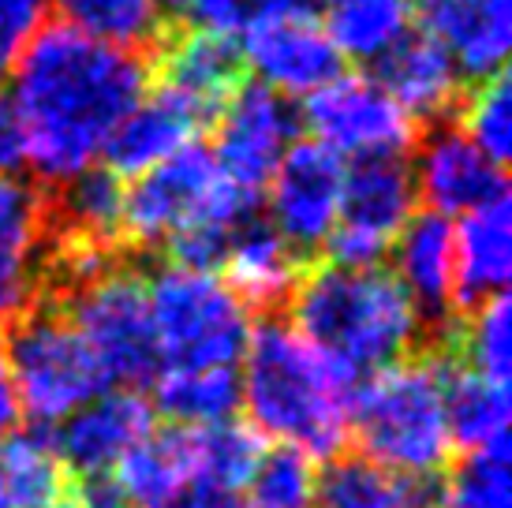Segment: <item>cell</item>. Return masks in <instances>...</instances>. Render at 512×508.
<instances>
[{
	"label": "cell",
	"instance_id": "1",
	"mask_svg": "<svg viewBox=\"0 0 512 508\" xmlns=\"http://www.w3.org/2000/svg\"><path fill=\"white\" fill-rule=\"evenodd\" d=\"M150 86V53L98 42L68 19H45L15 53V94L8 98L34 180L57 187L90 169Z\"/></svg>",
	"mask_w": 512,
	"mask_h": 508
},
{
	"label": "cell",
	"instance_id": "2",
	"mask_svg": "<svg viewBox=\"0 0 512 508\" xmlns=\"http://www.w3.org/2000/svg\"><path fill=\"white\" fill-rule=\"evenodd\" d=\"M359 381L299 337L281 314H266L243 348L240 408L277 445L333 460L344 452Z\"/></svg>",
	"mask_w": 512,
	"mask_h": 508
},
{
	"label": "cell",
	"instance_id": "3",
	"mask_svg": "<svg viewBox=\"0 0 512 508\" xmlns=\"http://www.w3.org/2000/svg\"><path fill=\"white\" fill-rule=\"evenodd\" d=\"M285 311L299 337L356 381L430 348L419 314L385 266L341 269L311 262Z\"/></svg>",
	"mask_w": 512,
	"mask_h": 508
},
{
	"label": "cell",
	"instance_id": "4",
	"mask_svg": "<svg viewBox=\"0 0 512 508\" xmlns=\"http://www.w3.org/2000/svg\"><path fill=\"white\" fill-rule=\"evenodd\" d=\"M348 434H356L363 456L393 471L427 475V479L449 471L456 449L445 419L438 355L427 348L397 367L359 381Z\"/></svg>",
	"mask_w": 512,
	"mask_h": 508
},
{
	"label": "cell",
	"instance_id": "5",
	"mask_svg": "<svg viewBox=\"0 0 512 508\" xmlns=\"http://www.w3.org/2000/svg\"><path fill=\"white\" fill-rule=\"evenodd\" d=\"M42 303H53L75 325L109 385H154L161 374V352L146 296V269L131 254H120Z\"/></svg>",
	"mask_w": 512,
	"mask_h": 508
},
{
	"label": "cell",
	"instance_id": "6",
	"mask_svg": "<svg viewBox=\"0 0 512 508\" xmlns=\"http://www.w3.org/2000/svg\"><path fill=\"white\" fill-rule=\"evenodd\" d=\"M161 370L236 367L251 337V311L217 273L157 266L146 273Z\"/></svg>",
	"mask_w": 512,
	"mask_h": 508
},
{
	"label": "cell",
	"instance_id": "7",
	"mask_svg": "<svg viewBox=\"0 0 512 508\" xmlns=\"http://www.w3.org/2000/svg\"><path fill=\"white\" fill-rule=\"evenodd\" d=\"M4 352L19 415H27L38 430H53L72 411L109 389L86 340L53 303H38L34 311L8 325Z\"/></svg>",
	"mask_w": 512,
	"mask_h": 508
},
{
	"label": "cell",
	"instance_id": "8",
	"mask_svg": "<svg viewBox=\"0 0 512 508\" xmlns=\"http://www.w3.org/2000/svg\"><path fill=\"white\" fill-rule=\"evenodd\" d=\"M415 176L408 157H359L344 169L337 225L322 243L329 266H382L400 228L415 217Z\"/></svg>",
	"mask_w": 512,
	"mask_h": 508
},
{
	"label": "cell",
	"instance_id": "9",
	"mask_svg": "<svg viewBox=\"0 0 512 508\" xmlns=\"http://www.w3.org/2000/svg\"><path fill=\"white\" fill-rule=\"evenodd\" d=\"M314 142L337 157H408L419 139L415 120L385 94L370 75H337L314 90L307 109H299Z\"/></svg>",
	"mask_w": 512,
	"mask_h": 508
},
{
	"label": "cell",
	"instance_id": "10",
	"mask_svg": "<svg viewBox=\"0 0 512 508\" xmlns=\"http://www.w3.org/2000/svg\"><path fill=\"white\" fill-rule=\"evenodd\" d=\"M303 135L299 105L270 86L243 79L214 120V157L228 184L255 195L270 184L288 146Z\"/></svg>",
	"mask_w": 512,
	"mask_h": 508
},
{
	"label": "cell",
	"instance_id": "11",
	"mask_svg": "<svg viewBox=\"0 0 512 508\" xmlns=\"http://www.w3.org/2000/svg\"><path fill=\"white\" fill-rule=\"evenodd\" d=\"M344 169V157H337L329 146L299 139L288 146V154L266 184V221L307 262H318L322 243L337 225Z\"/></svg>",
	"mask_w": 512,
	"mask_h": 508
},
{
	"label": "cell",
	"instance_id": "12",
	"mask_svg": "<svg viewBox=\"0 0 512 508\" xmlns=\"http://www.w3.org/2000/svg\"><path fill=\"white\" fill-rule=\"evenodd\" d=\"M236 45L243 68L258 75L255 83L285 98H311L344 68L341 53L333 49L314 12H255Z\"/></svg>",
	"mask_w": 512,
	"mask_h": 508
},
{
	"label": "cell",
	"instance_id": "13",
	"mask_svg": "<svg viewBox=\"0 0 512 508\" xmlns=\"http://www.w3.org/2000/svg\"><path fill=\"white\" fill-rule=\"evenodd\" d=\"M225 176L217 169L210 146L191 142L169 161L135 176L124 198V247L128 251H154L169 240L180 225L206 210L217 184Z\"/></svg>",
	"mask_w": 512,
	"mask_h": 508
},
{
	"label": "cell",
	"instance_id": "14",
	"mask_svg": "<svg viewBox=\"0 0 512 508\" xmlns=\"http://www.w3.org/2000/svg\"><path fill=\"white\" fill-rule=\"evenodd\" d=\"M415 198L438 217H453V213L483 210L498 198H509V176L501 165L464 135V127L453 116L441 124L423 127V135L415 139Z\"/></svg>",
	"mask_w": 512,
	"mask_h": 508
},
{
	"label": "cell",
	"instance_id": "15",
	"mask_svg": "<svg viewBox=\"0 0 512 508\" xmlns=\"http://www.w3.org/2000/svg\"><path fill=\"white\" fill-rule=\"evenodd\" d=\"M154 419V404L139 389H105L42 434L75 479H98L113 475V467L154 434Z\"/></svg>",
	"mask_w": 512,
	"mask_h": 508
},
{
	"label": "cell",
	"instance_id": "16",
	"mask_svg": "<svg viewBox=\"0 0 512 508\" xmlns=\"http://www.w3.org/2000/svg\"><path fill=\"white\" fill-rule=\"evenodd\" d=\"M393 277L427 329L430 348L456 322V243L453 221L438 213H415L389 247Z\"/></svg>",
	"mask_w": 512,
	"mask_h": 508
},
{
	"label": "cell",
	"instance_id": "17",
	"mask_svg": "<svg viewBox=\"0 0 512 508\" xmlns=\"http://www.w3.org/2000/svg\"><path fill=\"white\" fill-rule=\"evenodd\" d=\"M206 127H214V120L202 113L195 101H187L184 94L157 83L124 116V124L113 131V139L105 142V150H101L105 169H113L120 180L143 176L154 165L169 161L172 154H180L184 146L199 142Z\"/></svg>",
	"mask_w": 512,
	"mask_h": 508
},
{
	"label": "cell",
	"instance_id": "18",
	"mask_svg": "<svg viewBox=\"0 0 512 508\" xmlns=\"http://www.w3.org/2000/svg\"><path fill=\"white\" fill-rule=\"evenodd\" d=\"M370 79L412 116L415 127L449 120L464 98V75L427 30H412L404 42L393 45L374 64Z\"/></svg>",
	"mask_w": 512,
	"mask_h": 508
},
{
	"label": "cell",
	"instance_id": "19",
	"mask_svg": "<svg viewBox=\"0 0 512 508\" xmlns=\"http://www.w3.org/2000/svg\"><path fill=\"white\" fill-rule=\"evenodd\" d=\"M154 57L157 83L184 94L187 101H195L210 120H217L225 101L247 79L236 38H221L210 30L187 27L176 30V34H165L161 45L154 49Z\"/></svg>",
	"mask_w": 512,
	"mask_h": 508
},
{
	"label": "cell",
	"instance_id": "20",
	"mask_svg": "<svg viewBox=\"0 0 512 508\" xmlns=\"http://www.w3.org/2000/svg\"><path fill=\"white\" fill-rule=\"evenodd\" d=\"M423 30L449 53L456 71L483 83L505 71L512 49V0H427Z\"/></svg>",
	"mask_w": 512,
	"mask_h": 508
},
{
	"label": "cell",
	"instance_id": "21",
	"mask_svg": "<svg viewBox=\"0 0 512 508\" xmlns=\"http://www.w3.org/2000/svg\"><path fill=\"white\" fill-rule=\"evenodd\" d=\"M307 258H299L288 247L266 217H251L236 228V236L228 243L225 254V284L232 288V296L240 299L247 311L281 314L288 307V299L296 292L299 277L307 273Z\"/></svg>",
	"mask_w": 512,
	"mask_h": 508
},
{
	"label": "cell",
	"instance_id": "22",
	"mask_svg": "<svg viewBox=\"0 0 512 508\" xmlns=\"http://www.w3.org/2000/svg\"><path fill=\"white\" fill-rule=\"evenodd\" d=\"M441 482L374 464L363 452H337L318 471L311 508H438Z\"/></svg>",
	"mask_w": 512,
	"mask_h": 508
},
{
	"label": "cell",
	"instance_id": "23",
	"mask_svg": "<svg viewBox=\"0 0 512 508\" xmlns=\"http://www.w3.org/2000/svg\"><path fill=\"white\" fill-rule=\"evenodd\" d=\"M456 243V318L475 311L490 296L509 292L512 273V210L498 198L483 210L464 213L453 228Z\"/></svg>",
	"mask_w": 512,
	"mask_h": 508
},
{
	"label": "cell",
	"instance_id": "24",
	"mask_svg": "<svg viewBox=\"0 0 512 508\" xmlns=\"http://www.w3.org/2000/svg\"><path fill=\"white\" fill-rule=\"evenodd\" d=\"M124 198L128 184L105 165L49 187V240H75L94 247H124Z\"/></svg>",
	"mask_w": 512,
	"mask_h": 508
},
{
	"label": "cell",
	"instance_id": "25",
	"mask_svg": "<svg viewBox=\"0 0 512 508\" xmlns=\"http://www.w3.org/2000/svg\"><path fill=\"white\" fill-rule=\"evenodd\" d=\"M109 479L128 508H165L187 486H195L191 426H161L113 467Z\"/></svg>",
	"mask_w": 512,
	"mask_h": 508
},
{
	"label": "cell",
	"instance_id": "26",
	"mask_svg": "<svg viewBox=\"0 0 512 508\" xmlns=\"http://www.w3.org/2000/svg\"><path fill=\"white\" fill-rule=\"evenodd\" d=\"M441 363V389H445V419H449V438L453 449L483 452L490 445L509 441V385L490 381L475 370L453 363L441 348H430Z\"/></svg>",
	"mask_w": 512,
	"mask_h": 508
},
{
	"label": "cell",
	"instance_id": "27",
	"mask_svg": "<svg viewBox=\"0 0 512 508\" xmlns=\"http://www.w3.org/2000/svg\"><path fill=\"white\" fill-rule=\"evenodd\" d=\"M0 479L8 508H83V482L64 467L42 430L0 438Z\"/></svg>",
	"mask_w": 512,
	"mask_h": 508
},
{
	"label": "cell",
	"instance_id": "28",
	"mask_svg": "<svg viewBox=\"0 0 512 508\" xmlns=\"http://www.w3.org/2000/svg\"><path fill=\"white\" fill-rule=\"evenodd\" d=\"M341 60L378 64L415 30L412 0H337L322 23Z\"/></svg>",
	"mask_w": 512,
	"mask_h": 508
},
{
	"label": "cell",
	"instance_id": "29",
	"mask_svg": "<svg viewBox=\"0 0 512 508\" xmlns=\"http://www.w3.org/2000/svg\"><path fill=\"white\" fill-rule=\"evenodd\" d=\"M154 415L176 426L228 423L240 411V374L236 367L214 370H161L154 378Z\"/></svg>",
	"mask_w": 512,
	"mask_h": 508
},
{
	"label": "cell",
	"instance_id": "30",
	"mask_svg": "<svg viewBox=\"0 0 512 508\" xmlns=\"http://www.w3.org/2000/svg\"><path fill=\"white\" fill-rule=\"evenodd\" d=\"M262 434L247 423H214L191 426V456H195V486H217L240 494L251 471L262 460Z\"/></svg>",
	"mask_w": 512,
	"mask_h": 508
},
{
	"label": "cell",
	"instance_id": "31",
	"mask_svg": "<svg viewBox=\"0 0 512 508\" xmlns=\"http://www.w3.org/2000/svg\"><path fill=\"white\" fill-rule=\"evenodd\" d=\"M64 12L90 38L135 53H154L165 38V15L154 0H64Z\"/></svg>",
	"mask_w": 512,
	"mask_h": 508
},
{
	"label": "cell",
	"instance_id": "32",
	"mask_svg": "<svg viewBox=\"0 0 512 508\" xmlns=\"http://www.w3.org/2000/svg\"><path fill=\"white\" fill-rule=\"evenodd\" d=\"M453 120L464 127L479 150H483L494 165L505 169V161L512 154V83L505 71L490 75L483 83H471L464 90V98L456 105Z\"/></svg>",
	"mask_w": 512,
	"mask_h": 508
},
{
	"label": "cell",
	"instance_id": "33",
	"mask_svg": "<svg viewBox=\"0 0 512 508\" xmlns=\"http://www.w3.org/2000/svg\"><path fill=\"white\" fill-rule=\"evenodd\" d=\"M318 467L307 452L292 445H273L262 452L258 467L247 479L251 494L243 497L247 508H311Z\"/></svg>",
	"mask_w": 512,
	"mask_h": 508
},
{
	"label": "cell",
	"instance_id": "34",
	"mask_svg": "<svg viewBox=\"0 0 512 508\" xmlns=\"http://www.w3.org/2000/svg\"><path fill=\"white\" fill-rule=\"evenodd\" d=\"M49 240V187L19 172H0V243L45 254Z\"/></svg>",
	"mask_w": 512,
	"mask_h": 508
},
{
	"label": "cell",
	"instance_id": "35",
	"mask_svg": "<svg viewBox=\"0 0 512 508\" xmlns=\"http://www.w3.org/2000/svg\"><path fill=\"white\" fill-rule=\"evenodd\" d=\"M42 303V254L0 243V333Z\"/></svg>",
	"mask_w": 512,
	"mask_h": 508
},
{
	"label": "cell",
	"instance_id": "36",
	"mask_svg": "<svg viewBox=\"0 0 512 508\" xmlns=\"http://www.w3.org/2000/svg\"><path fill=\"white\" fill-rule=\"evenodd\" d=\"M251 15H255V0H187L191 27L221 34V38H240Z\"/></svg>",
	"mask_w": 512,
	"mask_h": 508
},
{
	"label": "cell",
	"instance_id": "37",
	"mask_svg": "<svg viewBox=\"0 0 512 508\" xmlns=\"http://www.w3.org/2000/svg\"><path fill=\"white\" fill-rule=\"evenodd\" d=\"M45 4L49 0H0V53L8 60L45 23Z\"/></svg>",
	"mask_w": 512,
	"mask_h": 508
},
{
	"label": "cell",
	"instance_id": "38",
	"mask_svg": "<svg viewBox=\"0 0 512 508\" xmlns=\"http://www.w3.org/2000/svg\"><path fill=\"white\" fill-rule=\"evenodd\" d=\"M27 165V139L12 101L0 98V172H19Z\"/></svg>",
	"mask_w": 512,
	"mask_h": 508
},
{
	"label": "cell",
	"instance_id": "39",
	"mask_svg": "<svg viewBox=\"0 0 512 508\" xmlns=\"http://www.w3.org/2000/svg\"><path fill=\"white\" fill-rule=\"evenodd\" d=\"M165 508H247L243 494L236 490H217V486H187L180 497H172Z\"/></svg>",
	"mask_w": 512,
	"mask_h": 508
},
{
	"label": "cell",
	"instance_id": "40",
	"mask_svg": "<svg viewBox=\"0 0 512 508\" xmlns=\"http://www.w3.org/2000/svg\"><path fill=\"white\" fill-rule=\"evenodd\" d=\"M19 426V400H15L12 370H8V352H4V333H0V438H8Z\"/></svg>",
	"mask_w": 512,
	"mask_h": 508
},
{
	"label": "cell",
	"instance_id": "41",
	"mask_svg": "<svg viewBox=\"0 0 512 508\" xmlns=\"http://www.w3.org/2000/svg\"><path fill=\"white\" fill-rule=\"evenodd\" d=\"M255 12H314V0H255Z\"/></svg>",
	"mask_w": 512,
	"mask_h": 508
},
{
	"label": "cell",
	"instance_id": "42",
	"mask_svg": "<svg viewBox=\"0 0 512 508\" xmlns=\"http://www.w3.org/2000/svg\"><path fill=\"white\" fill-rule=\"evenodd\" d=\"M154 4H157V12H161V15H165V12H180V15H184L187 12V0H154Z\"/></svg>",
	"mask_w": 512,
	"mask_h": 508
},
{
	"label": "cell",
	"instance_id": "43",
	"mask_svg": "<svg viewBox=\"0 0 512 508\" xmlns=\"http://www.w3.org/2000/svg\"><path fill=\"white\" fill-rule=\"evenodd\" d=\"M4 83H8V57L0 53V90H4Z\"/></svg>",
	"mask_w": 512,
	"mask_h": 508
},
{
	"label": "cell",
	"instance_id": "44",
	"mask_svg": "<svg viewBox=\"0 0 512 508\" xmlns=\"http://www.w3.org/2000/svg\"><path fill=\"white\" fill-rule=\"evenodd\" d=\"M0 508H8V494H4V479H0Z\"/></svg>",
	"mask_w": 512,
	"mask_h": 508
},
{
	"label": "cell",
	"instance_id": "45",
	"mask_svg": "<svg viewBox=\"0 0 512 508\" xmlns=\"http://www.w3.org/2000/svg\"><path fill=\"white\" fill-rule=\"evenodd\" d=\"M329 4H337V0H329Z\"/></svg>",
	"mask_w": 512,
	"mask_h": 508
}]
</instances>
